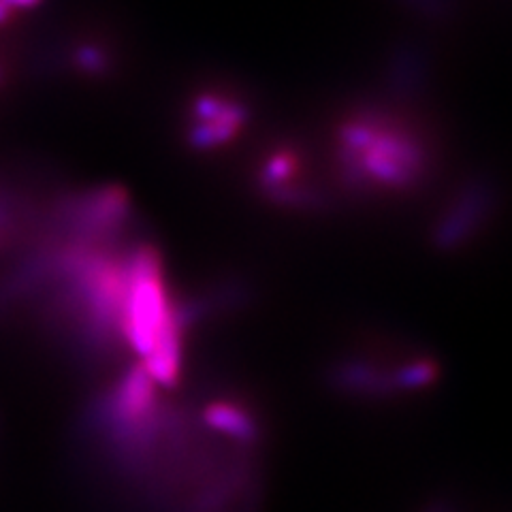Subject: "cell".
<instances>
[{"label":"cell","instance_id":"obj_1","mask_svg":"<svg viewBox=\"0 0 512 512\" xmlns=\"http://www.w3.org/2000/svg\"><path fill=\"white\" fill-rule=\"evenodd\" d=\"M203 423L220 436L233 440V444L252 446L259 438V425L256 416L246 406L231 402V399H220L212 402L203 412Z\"/></svg>","mask_w":512,"mask_h":512},{"label":"cell","instance_id":"obj_2","mask_svg":"<svg viewBox=\"0 0 512 512\" xmlns=\"http://www.w3.org/2000/svg\"><path fill=\"white\" fill-rule=\"evenodd\" d=\"M3 3L11 9V7H35L39 0H3Z\"/></svg>","mask_w":512,"mask_h":512},{"label":"cell","instance_id":"obj_3","mask_svg":"<svg viewBox=\"0 0 512 512\" xmlns=\"http://www.w3.org/2000/svg\"><path fill=\"white\" fill-rule=\"evenodd\" d=\"M9 15H11V9L3 3V0H0V24H5L9 20Z\"/></svg>","mask_w":512,"mask_h":512},{"label":"cell","instance_id":"obj_4","mask_svg":"<svg viewBox=\"0 0 512 512\" xmlns=\"http://www.w3.org/2000/svg\"><path fill=\"white\" fill-rule=\"evenodd\" d=\"M0 77H3V75H0Z\"/></svg>","mask_w":512,"mask_h":512}]
</instances>
